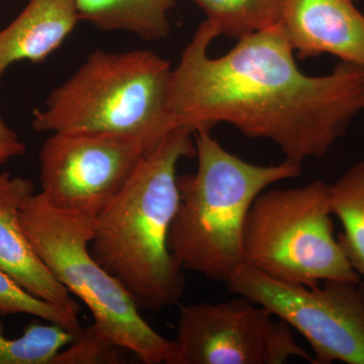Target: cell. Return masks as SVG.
I'll return each instance as SVG.
<instances>
[{
  "label": "cell",
  "instance_id": "obj_1",
  "mask_svg": "<svg viewBox=\"0 0 364 364\" xmlns=\"http://www.w3.org/2000/svg\"><path fill=\"white\" fill-rule=\"evenodd\" d=\"M220 36L203 21L172 68L168 105L179 127L195 133L232 124L301 165L324 157L364 111V68L340 62L327 75H306L279 25L212 58L208 48Z\"/></svg>",
  "mask_w": 364,
  "mask_h": 364
},
{
  "label": "cell",
  "instance_id": "obj_2",
  "mask_svg": "<svg viewBox=\"0 0 364 364\" xmlns=\"http://www.w3.org/2000/svg\"><path fill=\"white\" fill-rule=\"evenodd\" d=\"M193 135L186 127L171 132L97 217L91 255L140 309L159 312L178 305L186 291L184 268L168 238L181 200L177 165L196 156Z\"/></svg>",
  "mask_w": 364,
  "mask_h": 364
},
{
  "label": "cell",
  "instance_id": "obj_3",
  "mask_svg": "<svg viewBox=\"0 0 364 364\" xmlns=\"http://www.w3.org/2000/svg\"><path fill=\"white\" fill-rule=\"evenodd\" d=\"M196 173L177 177L179 200L168 245L184 269L227 284L244 264L243 231L254 200L268 186L301 176V165L252 164L198 130Z\"/></svg>",
  "mask_w": 364,
  "mask_h": 364
},
{
  "label": "cell",
  "instance_id": "obj_4",
  "mask_svg": "<svg viewBox=\"0 0 364 364\" xmlns=\"http://www.w3.org/2000/svg\"><path fill=\"white\" fill-rule=\"evenodd\" d=\"M170 62L147 50H97L33 111L39 133L127 136L150 150L181 128L168 105Z\"/></svg>",
  "mask_w": 364,
  "mask_h": 364
},
{
  "label": "cell",
  "instance_id": "obj_5",
  "mask_svg": "<svg viewBox=\"0 0 364 364\" xmlns=\"http://www.w3.org/2000/svg\"><path fill=\"white\" fill-rule=\"evenodd\" d=\"M97 214L53 205L42 193L25 200L20 221L33 250L60 284L85 304L95 335L145 364H168L173 340L146 322L123 284L91 255Z\"/></svg>",
  "mask_w": 364,
  "mask_h": 364
},
{
  "label": "cell",
  "instance_id": "obj_6",
  "mask_svg": "<svg viewBox=\"0 0 364 364\" xmlns=\"http://www.w3.org/2000/svg\"><path fill=\"white\" fill-rule=\"evenodd\" d=\"M330 184L263 191L254 200L243 231L244 264L280 282L320 286L327 280L361 279L335 237Z\"/></svg>",
  "mask_w": 364,
  "mask_h": 364
},
{
  "label": "cell",
  "instance_id": "obj_7",
  "mask_svg": "<svg viewBox=\"0 0 364 364\" xmlns=\"http://www.w3.org/2000/svg\"><path fill=\"white\" fill-rule=\"evenodd\" d=\"M358 284L327 280L323 287H309L242 264L226 284L298 331L312 348V363L364 364V299Z\"/></svg>",
  "mask_w": 364,
  "mask_h": 364
},
{
  "label": "cell",
  "instance_id": "obj_8",
  "mask_svg": "<svg viewBox=\"0 0 364 364\" xmlns=\"http://www.w3.org/2000/svg\"><path fill=\"white\" fill-rule=\"evenodd\" d=\"M168 364H282L313 358L293 329L259 304L240 296L181 306Z\"/></svg>",
  "mask_w": 364,
  "mask_h": 364
},
{
  "label": "cell",
  "instance_id": "obj_9",
  "mask_svg": "<svg viewBox=\"0 0 364 364\" xmlns=\"http://www.w3.org/2000/svg\"><path fill=\"white\" fill-rule=\"evenodd\" d=\"M150 151L127 136L53 133L40 151L41 193L57 208L98 215Z\"/></svg>",
  "mask_w": 364,
  "mask_h": 364
},
{
  "label": "cell",
  "instance_id": "obj_10",
  "mask_svg": "<svg viewBox=\"0 0 364 364\" xmlns=\"http://www.w3.org/2000/svg\"><path fill=\"white\" fill-rule=\"evenodd\" d=\"M352 0H284L279 26L299 59L323 54L364 68V14Z\"/></svg>",
  "mask_w": 364,
  "mask_h": 364
},
{
  "label": "cell",
  "instance_id": "obj_11",
  "mask_svg": "<svg viewBox=\"0 0 364 364\" xmlns=\"http://www.w3.org/2000/svg\"><path fill=\"white\" fill-rule=\"evenodd\" d=\"M33 193L31 179L0 173V270L33 296L78 313L68 289L40 259L21 227V205Z\"/></svg>",
  "mask_w": 364,
  "mask_h": 364
},
{
  "label": "cell",
  "instance_id": "obj_12",
  "mask_svg": "<svg viewBox=\"0 0 364 364\" xmlns=\"http://www.w3.org/2000/svg\"><path fill=\"white\" fill-rule=\"evenodd\" d=\"M79 21L76 0H30L18 18L0 31V85L11 64L44 61Z\"/></svg>",
  "mask_w": 364,
  "mask_h": 364
},
{
  "label": "cell",
  "instance_id": "obj_13",
  "mask_svg": "<svg viewBox=\"0 0 364 364\" xmlns=\"http://www.w3.org/2000/svg\"><path fill=\"white\" fill-rule=\"evenodd\" d=\"M176 0H76L80 21L102 31H123L145 41L170 33V11Z\"/></svg>",
  "mask_w": 364,
  "mask_h": 364
},
{
  "label": "cell",
  "instance_id": "obj_14",
  "mask_svg": "<svg viewBox=\"0 0 364 364\" xmlns=\"http://www.w3.org/2000/svg\"><path fill=\"white\" fill-rule=\"evenodd\" d=\"M332 215L343 232L337 239L351 267L364 280V161L353 165L330 184Z\"/></svg>",
  "mask_w": 364,
  "mask_h": 364
},
{
  "label": "cell",
  "instance_id": "obj_15",
  "mask_svg": "<svg viewBox=\"0 0 364 364\" xmlns=\"http://www.w3.org/2000/svg\"><path fill=\"white\" fill-rule=\"evenodd\" d=\"M200 7L221 36L241 39L279 26L284 0H189Z\"/></svg>",
  "mask_w": 364,
  "mask_h": 364
},
{
  "label": "cell",
  "instance_id": "obj_16",
  "mask_svg": "<svg viewBox=\"0 0 364 364\" xmlns=\"http://www.w3.org/2000/svg\"><path fill=\"white\" fill-rule=\"evenodd\" d=\"M76 336L49 323L28 325L21 337L9 339L4 336L0 322V364H53L57 354Z\"/></svg>",
  "mask_w": 364,
  "mask_h": 364
},
{
  "label": "cell",
  "instance_id": "obj_17",
  "mask_svg": "<svg viewBox=\"0 0 364 364\" xmlns=\"http://www.w3.org/2000/svg\"><path fill=\"white\" fill-rule=\"evenodd\" d=\"M0 313L28 314L61 326L75 335L82 330L77 313L37 298L0 270Z\"/></svg>",
  "mask_w": 364,
  "mask_h": 364
},
{
  "label": "cell",
  "instance_id": "obj_18",
  "mask_svg": "<svg viewBox=\"0 0 364 364\" xmlns=\"http://www.w3.org/2000/svg\"><path fill=\"white\" fill-rule=\"evenodd\" d=\"M117 347L112 346L93 333L90 327L81 330L70 346L62 349L53 364L119 363Z\"/></svg>",
  "mask_w": 364,
  "mask_h": 364
},
{
  "label": "cell",
  "instance_id": "obj_19",
  "mask_svg": "<svg viewBox=\"0 0 364 364\" xmlns=\"http://www.w3.org/2000/svg\"><path fill=\"white\" fill-rule=\"evenodd\" d=\"M26 152L25 144L11 130L0 114V165L13 159L23 156Z\"/></svg>",
  "mask_w": 364,
  "mask_h": 364
},
{
  "label": "cell",
  "instance_id": "obj_20",
  "mask_svg": "<svg viewBox=\"0 0 364 364\" xmlns=\"http://www.w3.org/2000/svg\"><path fill=\"white\" fill-rule=\"evenodd\" d=\"M359 289H360L361 294H363L364 299V280H360V282L358 284Z\"/></svg>",
  "mask_w": 364,
  "mask_h": 364
},
{
  "label": "cell",
  "instance_id": "obj_21",
  "mask_svg": "<svg viewBox=\"0 0 364 364\" xmlns=\"http://www.w3.org/2000/svg\"><path fill=\"white\" fill-rule=\"evenodd\" d=\"M352 1L358 2V1H360V0H352Z\"/></svg>",
  "mask_w": 364,
  "mask_h": 364
}]
</instances>
